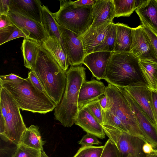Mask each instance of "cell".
<instances>
[{"label": "cell", "instance_id": "obj_47", "mask_svg": "<svg viewBox=\"0 0 157 157\" xmlns=\"http://www.w3.org/2000/svg\"><path fill=\"white\" fill-rule=\"evenodd\" d=\"M127 157H132L131 155L129 154L127 156Z\"/></svg>", "mask_w": 157, "mask_h": 157}, {"label": "cell", "instance_id": "obj_7", "mask_svg": "<svg viewBox=\"0 0 157 157\" xmlns=\"http://www.w3.org/2000/svg\"><path fill=\"white\" fill-rule=\"evenodd\" d=\"M7 92L9 108L5 118V132L0 136L6 141L11 142L17 146L20 144L22 135L27 127L21 114L20 109L13 98Z\"/></svg>", "mask_w": 157, "mask_h": 157}, {"label": "cell", "instance_id": "obj_22", "mask_svg": "<svg viewBox=\"0 0 157 157\" xmlns=\"http://www.w3.org/2000/svg\"><path fill=\"white\" fill-rule=\"evenodd\" d=\"M116 26V41L114 52H130L132 43V28L117 23Z\"/></svg>", "mask_w": 157, "mask_h": 157}, {"label": "cell", "instance_id": "obj_33", "mask_svg": "<svg viewBox=\"0 0 157 157\" xmlns=\"http://www.w3.org/2000/svg\"><path fill=\"white\" fill-rule=\"evenodd\" d=\"M86 107L101 125L103 124L102 108L99 100L94 101L86 105Z\"/></svg>", "mask_w": 157, "mask_h": 157}, {"label": "cell", "instance_id": "obj_44", "mask_svg": "<svg viewBox=\"0 0 157 157\" xmlns=\"http://www.w3.org/2000/svg\"><path fill=\"white\" fill-rule=\"evenodd\" d=\"M151 145L148 142H146L143 147V150L144 152L147 154L151 152L154 149Z\"/></svg>", "mask_w": 157, "mask_h": 157}, {"label": "cell", "instance_id": "obj_5", "mask_svg": "<svg viewBox=\"0 0 157 157\" xmlns=\"http://www.w3.org/2000/svg\"><path fill=\"white\" fill-rule=\"evenodd\" d=\"M59 1V10L53 13L56 22L59 25L82 35L93 23L92 6H75L71 0Z\"/></svg>", "mask_w": 157, "mask_h": 157}, {"label": "cell", "instance_id": "obj_27", "mask_svg": "<svg viewBox=\"0 0 157 157\" xmlns=\"http://www.w3.org/2000/svg\"><path fill=\"white\" fill-rule=\"evenodd\" d=\"M144 0H113L114 17H129Z\"/></svg>", "mask_w": 157, "mask_h": 157}, {"label": "cell", "instance_id": "obj_38", "mask_svg": "<svg viewBox=\"0 0 157 157\" xmlns=\"http://www.w3.org/2000/svg\"><path fill=\"white\" fill-rule=\"evenodd\" d=\"M11 0H0V15H8L10 11V4Z\"/></svg>", "mask_w": 157, "mask_h": 157}, {"label": "cell", "instance_id": "obj_36", "mask_svg": "<svg viewBox=\"0 0 157 157\" xmlns=\"http://www.w3.org/2000/svg\"><path fill=\"white\" fill-rule=\"evenodd\" d=\"M28 75V78L33 85L39 90L48 95L44 88L41 83L35 72L34 71H30L29 72Z\"/></svg>", "mask_w": 157, "mask_h": 157}, {"label": "cell", "instance_id": "obj_35", "mask_svg": "<svg viewBox=\"0 0 157 157\" xmlns=\"http://www.w3.org/2000/svg\"><path fill=\"white\" fill-rule=\"evenodd\" d=\"M79 144L82 147L93 146V145H99L101 143L98 140V137L94 135L89 133L83 136L81 140L78 142Z\"/></svg>", "mask_w": 157, "mask_h": 157}, {"label": "cell", "instance_id": "obj_2", "mask_svg": "<svg viewBox=\"0 0 157 157\" xmlns=\"http://www.w3.org/2000/svg\"><path fill=\"white\" fill-rule=\"evenodd\" d=\"M86 69L81 64L71 66L66 72L67 81L65 89L54 113L56 120L65 127H71L75 123L79 111L78 100L79 91L86 81Z\"/></svg>", "mask_w": 157, "mask_h": 157}, {"label": "cell", "instance_id": "obj_34", "mask_svg": "<svg viewBox=\"0 0 157 157\" xmlns=\"http://www.w3.org/2000/svg\"><path fill=\"white\" fill-rule=\"evenodd\" d=\"M144 29L150 40L152 47L157 56V34L142 18H139Z\"/></svg>", "mask_w": 157, "mask_h": 157}, {"label": "cell", "instance_id": "obj_29", "mask_svg": "<svg viewBox=\"0 0 157 157\" xmlns=\"http://www.w3.org/2000/svg\"><path fill=\"white\" fill-rule=\"evenodd\" d=\"M103 124L112 126L121 131L128 132L120 120L114 113L109 110H102Z\"/></svg>", "mask_w": 157, "mask_h": 157}, {"label": "cell", "instance_id": "obj_16", "mask_svg": "<svg viewBox=\"0 0 157 157\" xmlns=\"http://www.w3.org/2000/svg\"><path fill=\"white\" fill-rule=\"evenodd\" d=\"M113 52L107 51L93 52L85 56L82 63L88 68L93 77L99 80L104 79L107 66Z\"/></svg>", "mask_w": 157, "mask_h": 157}, {"label": "cell", "instance_id": "obj_15", "mask_svg": "<svg viewBox=\"0 0 157 157\" xmlns=\"http://www.w3.org/2000/svg\"><path fill=\"white\" fill-rule=\"evenodd\" d=\"M113 23V22H107L100 25L90 27L81 36L85 56L94 52L102 43Z\"/></svg>", "mask_w": 157, "mask_h": 157}, {"label": "cell", "instance_id": "obj_18", "mask_svg": "<svg viewBox=\"0 0 157 157\" xmlns=\"http://www.w3.org/2000/svg\"><path fill=\"white\" fill-rule=\"evenodd\" d=\"M75 124L86 132L101 139L105 138L102 126L86 106L79 110Z\"/></svg>", "mask_w": 157, "mask_h": 157}, {"label": "cell", "instance_id": "obj_24", "mask_svg": "<svg viewBox=\"0 0 157 157\" xmlns=\"http://www.w3.org/2000/svg\"><path fill=\"white\" fill-rule=\"evenodd\" d=\"M41 21L47 37L55 38L60 42L63 43L59 25L55 18L53 13L44 5L42 7Z\"/></svg>", "mask_w": 157, "mask_h": 157}, {"label": "cell", "instance_id": "obj_8", "mask_svg": "<svg viewBox=\"0 0 157 157\" xmlns=\"http://www.w3.org/2000/svg\"><path fill=\"white\" fill-rule=\"evenodd\" d=\"M117 87L126 99L146 140L153 148H157V128L138 104L123 88Z\"/></svg>", "mask_w": 157, "mask_h": 157}, {"label": "cell", "instance_id": "obj_25", "mask_svg": "<svg viewBox=\"0 0 157 157\" xmlns=\"http://www.w3.org/2000/svg\"><path fill=\"white\" fill-rule=\"evenodd\" d=\"M46 142L42 138L39 127L31 125L24 131L20 143L42 151H44L43 146Z\"/></svg>", "mask_w": 157, "mask_h": 157}, {"label": "cell", "instance_id": "obj_19", "mask_svg": "<svg viewBox=\"0 0 157 157\" xmlns=\"http://www.w3.org/2000/svg\"><path fill=\"white\" fill-rule=\"evenodd\" d=\"M92 15L93 21L90 27L99 25L107 22H113L115 17L113 0H96L92 6Z\"/></svg>", "mask_w": 157, "mask_h": 157}, {"label": "cell", "instance_id": "obj_12", "mask_svg": "<svg viewBox=\"0 0 157 157\" xmlns=\"http://www.w3.org/2000/svg\"><path fill=\"white\" fill-rule=\"evenodd\" d=\"M122 88L127 91L157 128V121L151 103L150 89L147 84L145 82H138Z\"/></svg>", "mask_w": 157, "mask_h": 157}, {"label": "cell", "instance_id": "obj_13", "mask_svg": "<svg viewBox=\"0 0 157 157\" xmlns=\"http://www.w3.org/2000/svg\"><path fill=\"white\" fill-rule=\"evenodd\" d=\"M13 24L29 35V39L39 44L47 38L42 24L17 13L10 11L8 14Z\"/></svg>", "mask_w": 157, "mask_h": 157}, {"label": "cell", "instance_id": "obj_32", "mask_svg": "<svg viewBox=\"0 0 157 157\" xmlns=\"http://www.w3.org/2000/svg\"><path fill=\"white\" fill-rule=\"evenodd\" d=\"M101 157H121V156L116 145L109 139L104 145Z\"/></svg>", "mask_w": 157, "mask_h": 157}, {"label": "cell", "instance_id": "obj_1", "mask_svg": "<svg viewBox=\"0 0 157 157\" xmlns=\"http://www.w3.org/2000/svg\"><path fill=\"white\" fill-rule=\"evenodd\" d=\"M0 85L22 110L45 114L52 111L56 106L48 96L34 86L28 78L11 81H0Z\"/></svg>", "mask_w": 157, "mask_h": 157}, {"label": "cell", "instance_id": "obj_46", "mask_svg": "<svg viewBox=\"0 0 157 157\" xmlns=\"http://www.w3.org/2000/svg\"><path fill=\"white\" fill-rule=\"evenodd\" d=\"M41 157H50L48 156L44 151H42Z\"/></svg>", "mask_w": 157, "mask_h": 157}, {"label": "cell", "instance_id": "obj_28", "mask_svg": "<svg viewBox=\"0 0 157 157\" xmlns=\"http://www.w3.org/2000/svg\"><path fill=\"white\" fill-rule=\"evenodd\" d=\"M116 29L115 24L113 23L104 40L94 52L107 51L113 52L116 41Z\"/></svg>", "mask_w": 157, "mask_h": 157}, {"label": "cell", "instance_id": "obj_10", "mask_svg": "<svg viewBox=\"0 0 157 157\" xmlns=\"http://www.w3.org/2000/svg\"><path fill=\"white\" fill-rule=\"evenodd\" d=\"M63 43L71 66L82 63L85 56L81 36L59 25Z\"/></svg>", "mask_w": 157, "mask_h": 157}, {"label": "cell", "instance_id": "obj_31", "mask_svg": "<svg viewBox=\"0 0 157 157\" xmlns=\"http://www.w3.org/2000/svg\"><path fill=\"white\" fill-rule=\"evenodd\" d=\"M42 151L21 144L17 148L11 157H41Z\"/></svg>", "mask_w": 157, "mask_h": 157}, {"label": "cell", "instance_id": "obj_37", "mask_svg": "<svg viewBox=\"0 0 157 157\" xmlns=\"http://www.w3.org/2000/svg\"><path fill=\"white\" fill-rule=\"evenodd\" d=\"M150 95L152 110L157 121V90L150 89Z\"/></svg>", "mask_w": 157, "mask_h": 157}, {"label": "cell", "instance_id": "obj_23", "mask_svg": "<svg viewBox=\"0 0 157 157\" xmlns=\"http://www.w3.org/2000/svg\"><path fill=\"white\" fill-rule=\"evenodd\" d=\"M40 44L29 38H25L22 43L21 49L25 66L30 71H33L38 56Z\"/></svg>", "mask_w": 157, "mask_h": 157}, {"label": "cell", "instance_id": "obj_39", "mask_svg": "<svg viewBox=\"0 0 157 157\" xmlns=\"http://www.w3.org/2000/svg\"><path fill=\"white\" fill-rule=\"evenodd\" d=\"M13 25L10 20L8 15H0V29Z\"/></svg>", "mask_w": 157, "mask_h": 157}, {"label": "cell", "instance_id": "obj_9", "mask_svg": "<svg viewBox=\"0 0 157 157\" xmlns=\"http://www.w3.org/2000/svg\"><path fill=\"white\" fill-rule=\"evenodd\" d=\"M130 52L139 61L157 63V56L142 24L132 28V43Z\"/></svg>", "mask_w": 157, "mask_h": 157}, {"label": "cell", "instance_id": "obj_20", "mask_svg": "<svg viewBox=\"0 0 157 157\" xmlns=\"http://www.w3.org/2000/svg\"><path fill=\"white\" fill-rule=\"evenodd\" d=\"M39 44L48 52L65 72L68 69L69 64L63 42H60L55 38L47 37Z\"/></svg>", "mask_w": 157, "mask_h": 157}, {"label": "cell", "instance_id": "obj_42", "mask_svg": "<svg viewBox=\"0 0 157 157\" xmlns=\"http://www.w3.org/2000/svg\"><path fill=\"white\" fill-rule=\"evenodd\" d=\"M21 78V77L15 74L11 73L7 75H1L0 76V81H11L18 79Z\"/></svg>", "mask_w": 157, "mask_h": 157}, {"label": "cell", "instance_id": "obj_26", "mask_svg": "<svg viewBox=\"0 0 157 157\" xmlns=\"http://www.w3.org/2000/svg\"><path fill=\"white\" fill-rule=\"evenodd\" d=\"M139 62L145 82L151 89L157 90V63L141 61Z\"/></svg>", "mask_w": 157, "mask_h": 157}, {"label": "cell", "instance_id": "obj_43", "mask_svg": "<svg viewBox=\"0 0 157 157\" xmlns=\"http://www.w3.org/2000/svg\"><path fill=\"white\" fill-rule=\"evenodd\" d=\"M6 127L5 120L1 113H0V135H2L4 133Z\"/></svg>", "mask_w": 157, "mask_h": 157}, {"label": "cell", "instance_id": "obj_14", "mask_svg": "<svg viewBox=\"0 0 157 157\" xmlns=\"http://www.w3.org/2000/svg\"><path fill=\"white\" fill-rule=\"evenodd\" d=\"M106 86L103 83L94 79L85 81L80 88L78 100L79 110L89 103L99 100L105 94Z\"/></svg>", "mask_w": 157, "mask_h": 157}, {"label": "cell", "instance_id": "obj_21", "mask_svg": "<svg viewBox=\"0 0 157 157\" xmlns=\"http://www.w3.org/2000/svg\"><path fill=\"white\" fill-rule=\"evenodd\" d=\"M135 11L157 34V0H144Z\"/></svg>", "mask_w": 157, "mask_h": 157}, {"label": "cell", "instance_id": "obj_45", "mask_svg": "<svg viewBox=\"0 0 157 157\" xmlns=\"http://www.w3.org/2000/svg\"><path fill=\"white\" fill-rule=\"evenodd\" d=\"M146 157H157V149H154L151 152L147 154Z\"/></svg>", "mask_w": 157, "mask_h": 157}, {"label": "cell", "instance_id": "obj_30", "mask_svg": "<svg viewBox=\"0 0 157 157\" xmlns=\"http://www.w3.org/2000/svg\"><path fill=\"white\" fill-rule=\"evenodd\" d=\"M104 148V145L82 146L73 157H101Z\"/></svg>", "mask_w": 157, "mask_h": 157}, {"label": "cell", "instance_id": "obj_4", "mask_svg": "<svg viewBox=\"0 0 157 157\" xmlns=\"http://www.w3.org/2000/svg\"><path fill=\"white\" fill-rule=\"evenodd\" d=\"M139 61L130 52H113L104 79L108 83L121 87L138 82L146 83Z\"/></svg>", "mask_w": 157, "mask_h": 157}, {"label": "cell", "instance_id": "obj_3", "mask_svg": "<svg viewBox=\"0 0 157 157\" xmlns=\"http://www.w3.org/2000/svg\"><path fill=\"white\" fill-rule=\"evenodd\" d=\"M33 71L48 95L57 105L60 102L65 89L67 75L56 60L40 45Z\"/></svg>", "mask_w": 157, "mask_h": 157}, {"label": "cell", "instance_id": "obj_41", "mask_svg": "<svg viewBox=\"0 0 157 157\" xmlns=\"http://www.w3.org/2000/svg\"><path fill=\"white\" fill-rule=\"evenodd\" d=\"M99 102L102 110L106 111L108 109L109 98L106 93L105 95L99 100Z\"/></svg>", "mask_w": 157, "mask_h": 157}, {"label": "cell", "instance_id": "obj_17", "mask_svg": "<svg viewBox=\"0 0 157 157\" xmlns=\"http://www.w3.org/2000/svg\"><path fill=\"white\" fill-rule=\"evenodd\" d=\"M41 3L39 0H11L10 11L18 13L42 24Z\"/></svg>", "mask_w": 157, "mask_h": 157}, {"label": "cell", "instance_id": "obj_6", "mask_svg": "<svg viewBox=\"0 0 157 157\" xmlns=\"http://www.w3.org/2000/svg\"><path fill=\"white\" fill-rule=\"evenodd\" d=\"M106 93L109 98L107 110L120 120L128 133L146 141L126 99L118 88L108 83Z\"/></svg>", "mask_w": 157, "mask_h": 157}, {"label": "cell", "instance_id": "obj_11", "mask_svg": "<svg viewBox=\"0 0 157 157\" xmlns=\"http://www.w3.org/2000/svg\"><path fill=\"white\" fill-rule=\"evenodd\" d=\"M146 142L141 138L122 132L117 133L113 140L121 157H127L129 154L132 157H146L147 154L144 152L143 147Z\"/></svg>", "mask_w": 157, "mask_h": 157}, {"label": "cell", "instance_id": "obj_40", "mask_svg": "<svg viewBox=\"0 0 157 157\" xmlns=\"http://www.w3.org/2000/svg\"><path fill=\"white\" fill-rule=\"evenodd\" d=\"M96 0H80L72 2V3L77 6H90L95 3Z\"/></svg>", "mask_w": 157, "mask_h": 157}]
</instances>
